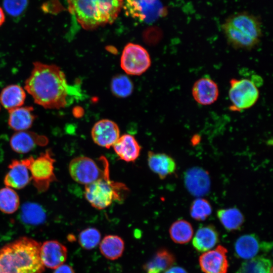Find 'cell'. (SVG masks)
Here are the masks:
<instances>
[{"instance_id":"obj_1","label":"cell","mask_w":273,"mask_h":273,"mask_svg":"<svg viewBox=\"0 0 273 273\" xmlns=\"http://www.w3.org/2000/svg\"><path fill=\"white\" fill-rule=\"evenodd\" d=\"M68 87L65 75L59 66L40 62L33 63L24 85L36 104L49 109L66 105Z\"/></svg>"},{"instance_id":"obj_2","label":"cell","mask_w":273,"mask_h":273,"mask_svg":"<svg viewBox=\"0 0 273 273\" xmlns=\"http://www.w3.org/2000/svg\"><path fill=\"white\" fill-rule=\"evenodd\" d=\"M40 244L21 237L0 249V273H42Z\"/></svg>"},{"instance_id":"obj_3","label":"cell","mask_w":273,"mask_h":273,"mask_svg":"<svg viewBox=\"0 0 273 273\" xmlns=\"http://www.w3.org/2000/svg\"><path fill=\"white\" fill-rule=\"evenodd\" d=\"M124 0H67L68 9L86 30H92L117 18Z\"/></svg>"},{"instance_id":"obj_4","label":"cell","mask_w":273,"mask_h":273,"mask_svg":"<svg viewBox=\"0 0 273 273\" xmlns=\"http://www.w3.org/2000/svg\"><path fill=\"white\" fill-rule=\"evenodd\" d=\"M225 37L235 49L249 50L259 43L262 35L261 24L253 15L246 13L235 15L222 25Z\"/></svg>"},{"instance_id":"obj_5","label":"cell","mask_w":273,"mask_h":273,"mask_svg":"<svg viewBox=\"0 0 273 273\" xmlns=\"http://www.w3.org/2000/svg\"><path fill=\"white\" fill-rule=\"evenodd\" d=\"M127 191L124 184L110 180L108 175L85 185L84 196L93 207L101 210L108 207L114 201H122Z\"/></svg>"},{"instance_id":"obj_6","label":"cell","mask_w":273,"mask_h":273,"mask_svg":"<svg viewBox=\"0 0 273 273\" xmlns=\"http://www.w3.org/2000/svg\"><path fill=\"white\" fill-rule=\"evenodd\" d=\"M22 161L30 172L31 180L38 192L47 191L50 184L57 180L54 173L55 160L51 149L46 150L36 158L31 156Z\"/></svg>"},{"instance_id":"obj_7","label":"cell","mask_w":273,"mask_h":273,"mask_svg":"<svg viewBox=\"0 0 273 273\" xmlns=\"http://www.w3.org/2000/svg\"><path fill=\"white\" fill-rule=\"evenodd\" d=\"M68 169L70 176L74 181L85 185L109 175V164L104 157L102 168L93 159L82 156L72 159Z\"/></svg>"},{"instance_id":"obj_8","label":"cell","mask_w":273,"mask_h":273,"mask_svg":"<svg viewBox=\"0 0 273 273\" xmlns=\"http://www.w3.org/2000/svg\"><path fill=\"white\" fill-rule=\"evenodd\" d=\"M229 97L231 103L230 109L233 111H241L253 107L259 97L257 85L247 78H232L230 81Z\"/></svg>"},{"instance_id":"obj_9","label":"cell","mask_w":273,"mask_h":273,"mask_svg":"<svg viewBox=\"0 0 273 273\" xmlns=\"http://www.w3.org/2000/svg\"><path fill=\"white\" fill-rule=\"evenodd\" d=\"M151 58L142 46L128 43L124 48L120 59V66L129 75H140L150 67Z\"/></svg>"},{"instance_id":"obj_10","label":"cell","mask_w":273,"mask_h":273,"mask_svg":"<svg viewBox=\"0 0 273 273\" xmlns=\"http://www.w3.org/2000/svg\"><path fill=\"white\" fill-rule=\"evenodd\" d=\"M122 7L127 16L146 23L154 22L165 11L160 0H124Z\"/></svg>"},{"instance_id":"obj_11","label":"cell","mask_w":273,"mask_h":273,"mask_svg":"<svg viewBox=\"0 0 273 273\" xmlns=\"http://www.w3.org/2000/svg\"><path fill=\"white\" fill-rule=\"evenodd\" d=\"M91 135L95 144L109 149L120 137V130L115 122L104 119L94 124L91 130Z\"/></svg>"},{"instance_id":"obj_12","label":"cell","mask_w":273,"mask_h":273,"mask_svg":"<svg viewBox=\"0 0 273 273\" xmlns=\"http://www.w3.org/2000/svg\"><path fill=\"white\" fill-rule=\"evenodd\" d=\"M271 246L268 242H261L255 234H248L237 240L235 250L238 257L249 260L256 257L261 251H268Z\"/></svg>"},{"instance_id":"obj_13","label":"cell","mask_w":273,"mask_h":273,"mask_svg":"<svg viewBox=\"0 0 273 273\" xmlns=\"http://www.w3.org/2000/svg\"><path fill=\"white\" fill-rule=\"evenodd\" d=\"M227 250L219 245L216 249L202 254L199 257V264L205 273H226L228 261Z\"/></svg>"},{"instance_id":"obj_14","label":"cell","mask_w":273,"mask_h":273,"mask_svg":"<svg viewBox=\"0 0 273 273\" xmlns=\"http://www.w3.org/2000/svg\"><path fill=\"white\" fill-rule=\"evenodd\" d=\"M67 256V248L57 241H47L40 246V259L48 268L56 269L65 262Z\"/></svg>"},{"instance_id":"obj_15","label":"cell","mask_w":273,"mask_h":273,"mask_svg":"<svg viewBox=\"0 0 273 273\" xmlns=\"http://www.w3.org/2000/svg\"><path fill=\"white\" fill-rule=\"evenodd\" d=\"M49 140L45 135L23 130L15 132L10 139V144L14 151L24 154L28 153L36 146H46Z\"/></svg>"},{"instance_id":"obj_16","label":"cell","mask_w":273,"mask_h":273,"mask_svg":"<svg viewBox=\"0 0 273 273\" xmlns=\"http://www.w3.org/2000/svg\"><path fill=\"white\" fill-rule=\"evenodd\" d=\"M192 96L199 104L208 106L215 103L219 96L217 83L208 77H203L197 80L192 89Z\"/></svg>"},{"instance_id":"obj_17","label":"cell","mask_w":273,"mask_h":273,"mask_svg":"<svg viewBox=\"0 0 273 273\" xmlns=\"http://www.w3.org/2000/svg\"><path fill=\"white\" fill-rule=\"evenodd\" d=\"M9 171L4 183L6 187L15 189L25 187L31 180L29 170L22 160H13L8 166Z\"/></svg>"},{"instance_id":"obj_18","label":"cell","mask_w":273,"mask_h":273,"mask_svg":"<svg viewBox=\"0 0 273 273\" xmlns=\"http://www.w3.org/2000/svg\"><path fill=\"white\" fill-rule=\"evenodd\" d=\"M148 164L150 169L162 179L173 174L176 168V163L171 156L153 151L148 153Z\"/></svg>"},{"instance_id":"obj_19","label":"cell","mask_w":273,"mask_h":273,"mask_svg":"<svg viewBox=\"0 0 273 273\" xmlns=\"http://www.w3.org/2000/svg\"><path fill=\"white\" fill-rule=\"evenodd\" d=\"M112 147L119 158L127 162L135 161L141 151V147L135 138L128 134L120 136Z\"/></svg>"},{"instance_id":"obj_20","label":"cell","mask_w":273,"mask_h":273,"mask_svg":"<svg viewBox=\"0 0 273 273\" xmlns=\"http://www.w3.org/2000/svg\"><path fill=\"white\" fill-rule=\"evenodd\" d=\"M185 183L189 191L196 196L206 194L210 187L207 173L200 168H192L186 171Z\"/></svg>"},{"instance_id":"obj_21","label":"cell","mask_w":273,"mask_h":273,"mask_svg":"<svg viewBox=\"0 0 273 273\" xmlns=\"http://www.w3.org/2000/svg\"><path fill=\"white\" fill-rule=\"evenodd\" d=\"M33 111V108L31 106H21L9 111V126L16 131L27 130L31 127L35 119Z\"/></svg>"},{"instance_id":"obj_22","label":"cell","mask_w":273,"mask_h":273,"mask_svg":"<svg viewBox=\"0 0 273 273\" xmlns=\"http://www.w3.org/2000/svg\"><path fill=\"white\" fill-rule=\"evenodd\" d=\"M218 241V235L212 225H205L198 229L193 239L195 248L200 252H205L214 247Z\"/></svg>"},{"instance_id":"obj_23","label":"cell","mask_w":273,"mask_h":273,"mask_svg":"<svg viewBox=\"0 0 273 273\" xmlns=\"http://www.w3.org/2000/svg\"><path fill=\"white\" fill-rule=\"evenodd\" d=\"M25 98V90L17 84H11L6 86L0 94V102L8 111L21 107Z\"/></svg>"},{"instance_id":"obj_24","label":"cell","mask_w":273,"mask_h":273,"mask_svg":"<svg viewBox=\"0 0 273 273\" xmlns=\"http://www.w3.org/2000/svg\"><path fill=\"white\" fill-rule=\"evenodd\" d=\"M174 261L172 253L166 249H161L144 265V269L147 273H161L170 268Z\"/></svg>"},{"instance_id":"obj_25","label":"cell","mask_w":273,"mask_h":273,"mask_svg":"<svg viewBox=\"0 0 273 273\" xmlns=\"http://www.w3.org/2000/svg\"><path fill=\"white\" fill-rule=\"evenodd\" d=\"M124 249V241L117 235L106 236L100 243L101 253L110 260H115L120 257Z\"/></svg>"},{"instance_id":"obj_26","label":"cell","mask_w":273,"mask_h":273,"mask_svg":"<svg viewBox=\"0 0 273 273\" xmlns=\"http://www.w3.org/2000/svg\"><path fill=\"white\" fill-rule=\"evenodd\" d=\"M46 217L45 211L38 204L28 202L21 206L20 217L22 221L27 224H41L45 221Z\"/></svg>"},{"instance_id":"obj_27","label":"cell","mask_w":273,"mask_h":273,"mask_svg":"<svg viewBox=\"0 0 273 273\" xmlns=\"http://www.w3.org/2000/svg\"><path fill=\"white\" fill-rule=\"evenodd\" d=\"M216 214L221 223L228 231L240 229L244 221L243 214L237 208L220 209Z\"/></svg>"},{"instance_id":"obj_28","label":"cell","mask_w":273,"mask_h":273,"mask_svg":"<svg viewBox=\"0 0 273 273\" xmlns=\"http://www.w3.org/2000/svg\"><path fill=\"white\" fill-rule=\"evenodd\" d=\"M169 232L172 241L178 244L189 242L193 235V229L191 224L184 219H179L174 222L170 226Z\"/></svg>"},{"instance_id":"obj_29","label":"cell","mask_w":273,"mask_h":273,"mask_svg":"<svg viewBox=\"0 0 273 273\" xmlns=\"http://www.w3.org/2000/svg\"><path fill=\"white\" fill-rule=\"evenodd\" d=\"M236 273H272L270 260L258 256L242 263Z\"/></svg>"},{"instance_id":"obj_30","label":"cell","mask_w":273,"mask_h":273,"mask_svg":"<svg viewBox=\"0 0 273 273\" xmlns=\"http://www.w3.org/2000/svg\"><path fill=\"white\" fill-rule=\"evenodd\" d=\"M20 199L12 188L5 187L0 189V210L6 214H12L18 209Z\"/></svg>"},{"instance_id":"obj_31","label":"cell","mask_w":273,"mask_h":273,"mask_svg":"<svg viewBox=\"0 0 273 273\" xmlns=\"http://www.w3.org/2000/svg\"><path fill=\"white\" fill-rule=\"evenodd\" d=\"M111 88L112 92L115 96L120 98H125L131 94L133 85L127 76L118 75L112 78Z\"/></svg>"},{"instance_id":"obj_32","label":"cell","mask_w":273,"mask_h":273,"mask_svg":"<svg viewBox=\"0 0 273 273\" xmlns=\"http://www.w3.org/2000/svg\"><path fill=\"white\" fill-rule=\"evenodd\" d=\"M190 212L192 218L198 221H202L211 214L212 207L206 199L199 198L192 203Z\"/></svg>"},{"instance_id":"obj_33","label":"cell","mask_w":273,"mask_h":273,"mask_svg":"<svg viewBox=\"0 0 273 273\" xmlns=\"http://www.w3.org/2000/svg\"><path fill=\"white\" fill-rule=\"evenodd\" d=\"M101 233L98 230L88 228L82 230L78 236L80 245L86 250L95 248L100 243Z\"/></svg>"},{"instance_id":"obj_34","label":"cell","mask_w":273,"mask_h":273,"mask_svg":"<svg viewBox=\"0 0 273 273\" xmlns=\"http://www.w3.org/2000/svg\"><path fill=\"white\" fill-rule=\"evenodd\" d=\"M28 3V0H3V7L9 15L17 17L23 13Z\"/></svg>"},{"instance_id":"obj_35","label":"cell","mask_w":273,"mask_h":273,"mask_svg":"<svg viewBox=\"0 0 273 273\" xmlns=\"http://www.w3.org/2000/svg\"><path fill=\"white\" fill-rule=\"evenodd\" d=\"M54 273H75L73 268L68 264H62L56 268Z\"/></svg>"},{"instance_id":"obj_36","label":"cell","mask_w":273,"mask_h":273,"mask_svg":"<svg viewBox=\"0 0 273 273\" xmlns=\"http://www.w3.org/2000/svg\"><path fill=\"white\" fill-rule=\"evenodd\" d=\"M164 273H188L185 269L181 267H170L165 271Z\"/></svg>"},{"instance_id":"obj_37","label":"cell","mask_w":273,"mask_h":273,"mask_svg":"<svg viewBox=\"0 0 273 273\" xmlns=\"http://www.w3.org/2000/svg\"><path fill=\"white\" fill-rule=\"evenodd\" d=\"M5 21V16L3 9L0 7V27L3 24Z\"/></svg>"},{"instance_id":"obj_38","label":"cell","mask_w":273,"mask_h":273,"mask_svg":"<svg viewBox=\"0 0 273 273\" xmlns=\"http://www.w3.org/2000/svg\"><path fill=\"white\" fill-rule=\"evenodd\" d=\"M0 110H1V107H0Z\"/></svg>"}]
</instances>
